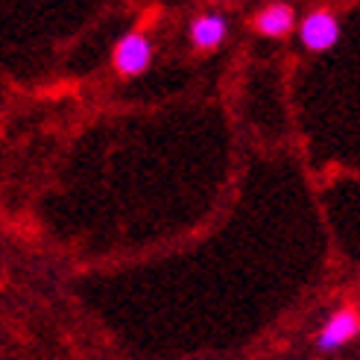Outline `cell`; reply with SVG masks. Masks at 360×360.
I'll return each mask as SVG.
<instances>
[{
    "mask_svg": "<svg viewBox=\"0 0 360 360\" xmlns=\"http://www.w3.org/2000/svg\"><path fill=\"white\" fill-rule=\"evenodd\" d=\"M153 59H155V47L150 41V35L141 32V30L126 32L123 39H117V44L112 50V65L126 79H135L141 74H147V70L153 68Z\"/></svg>",
    "mask_w": 360,
    "mask_h": 360,
    "instance_id": "6da1fadb",
    "label": "cell"
},
{
    "mask_svg": "<svg viewBox=\"0 0 360 360\" xmlns=\"http://www.w3.org/2000/svg\"><path fill=\"white\" fill-rule=\"evenodd\" d=\"M296 35L304 50L311 53H328L340 44L343 39V27H340V18L328 9H314L296 21Z\"/></svg>",
    "mask_w": 360,
    "mask_h": 360,
    "instance_id": "7a4b0ae2",
    "label": "cell"
},
{
    "mask_svg": "<svg viewBox=\"0 0 360 360\" xmlns=\"http://www.w3.org/2000/svg\"><path fill=\"white\" fill-rule=\"evenodd\" d=\"M354 337H360V314H357V308H340L319 326V331L314 337V346L328 354V352H337V349L349 346Z\"/></svg>",
    "mask_w": 360,
    "mask_h": 360,
    "instance_id": "3957f363",
    "label": "cell"
},
{
    "mask_svg": "<svg viewBox=\"0 0 360 360\" xmlns=\"http://www.w3.org/2000/svg\"><path fill=\"white\" fill-rule=\"evenodd\" d=\"M188 39L196 50L202 53H211L226 44L229 39V18L223 12H202L196 15L191 27H188Z\"/></svg>",
    "mask_w": 360,
    "mask_h": 360,
    "instance_id": "277c9868",
    "label": "cell"
},
{
    "mask_svg": "<svg viewBox=\"0 0 360 360\" xmlns=\"http://www.w3.org/2000/svg\"><path fill=\"white\" fill-rule=\"evenodd\" d=\"M255 32L264 39H287L296 32V9L290 4H269L255 15Z\"/></svg>",
    "mask_w": 360,
    "mask_h": 360,
    "instance_id": "5b68a950",
    "label": "cell"
}]
</instances>
